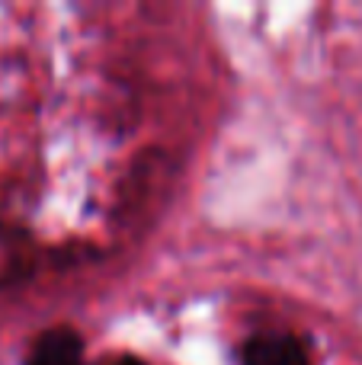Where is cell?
<instances>
[{"mask_svg":"<svg viewBox=\"0 0 362 365\" xmlns=\"http://www.w3.org/2000/svg\"><path fill=\"white\" fill-rule=\"evenodd\" d=\"M241 365H311L308 349L292 334H257L244 343Z\"/></svg>","mask_w":362,"mask_h":365,"instance_id":"obj_1","label":"cell"},{"mask_svg":"<svg viewBox=\"0 0 362 365\" xmlns=\"http://www.w3.org/2000/svg\"><path fill=\"white\" fill-rule=\"evenodd\" d=\"M83 343L74 330H48L42 340L32 346L29 365H81Z\"/></svg>","mask_w":362,"mask_h":365,"instance_id":"obj_2","label":"cell"},{"mask_svg":"<svg viewBox=\"0 0 362 365\" xmlns=\"http://www.w3.org/2000/svg\"><path fill=\"white\" fill-rule=\"evenodd\" d=\"M115 365H141V362H135V359H122V362H115Z\"/></svg>","mask_w":362,"mask_h":365,"instance_id":"obj_3","label":"cell"}]
</instances>
